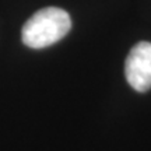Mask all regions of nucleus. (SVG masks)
Segmentation results:
<instances>
[{
	"instance_id": "f257e3e1",
	"label": "nucleus",
	"mask_w": 151,
	"mask_h": 151,
	"mask_svg": "<svg viewBox=\"0 0 151 151\" xmlns=\"http://www.w3.org/2000/svg\"><path fill=\"white\" fill-rule=\"evenodd\" d=\"M71 18L69 13L59 7H46L37 11L21 29L24 45L32 49L48 48L69 34Z\"/></svg>"
},
{
	"instance_id": "f03ea898",
	"label": "nucleus",
	"mask_w": 151,
	"mask_h": 151,
	"mask_svg": "<svg viewBox=\"0 0 151 151\" xmlns=\"http://www.w3.org/2000/svg\"><path fill=\"white\" fill-rule=\"evenodd\" d=\"M124 76L130 87L139 92L151 88V43L139 42L129 52L124 62Z\"/></svg>"
}]
</instances>
